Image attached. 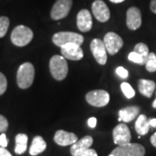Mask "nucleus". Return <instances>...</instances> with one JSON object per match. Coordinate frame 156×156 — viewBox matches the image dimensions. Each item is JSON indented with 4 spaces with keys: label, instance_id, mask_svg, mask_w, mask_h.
I'll use <instances>...</instances> for the list:
<instances>
[{
    "label": "nucleus",
    "instance_id": "20",
    "mask_svg": "<svg viewBox=\"0 0 156 156\" xmlns=\"http://www.w3.org/2000/svg\"><path fill=\"white\" fill-rule=\"evenodd\" d=\"M46 147H47V144L44 138L42 136L37 135L34 137V139L32 140V143L30 147V154L32 156L37 155L39 154L43 153L46 149Z\"/></svg>",
    "mask_w": 156,
    "mask_h": 156
},
{
    "label": "nucleus",
    "instance_id": "8",
    "mask_svg": "<svg viewBox=\"0 0 156 156\" xmlns=\"http://www.w3.org/2000/svg\"><path fill=\"white\" fill-rule=\"evenodd\" d=\"M113 139L115 144H116L117 146L126 145L128 143H130L131 133L128 126L124 123L118 124L113 129Z\"/></svg>",
    "mask_w": 156,
    "mask_h": 156
},
{
    "label": "nucleus",
    "instance_id": "31",
    "mask_svg": "<svg viewBox=\"0 0 156 156\" xmlns=\"http://www.w3.org/2000/svg\"><path fill=\"white\" fill-rule=\"evenodd\" d=\"M97 124V119L95 117H90L88 120V125L91 128H95Z\"/></svg>",
    "mask_w": 156,
    "mask_h": 156
},
{
    "label": "nucleus",
    "instance_id": "37",
    "mask_svg": "<svg viewBox=\"0 0 156 156\" xmlns=\"http://www.w3.org/2000/svg\"><path fill=\"white\" fill-rule=\"evenodd\" d=\"M110 2L112 3H114V4H120V3H122L123 1H125V0H109Z\"/></svg>",
    "mask_w": 156,
    "mask_h": 156
},
{
    "label": "nucleus",
    "instance_id": "35",
    "mask_svg": "<svg viewBox=\"0 0 156 156\" xmlns=\"http://www.w3.org/2000/svg\"><path fill=\"white\" fill-rule=\"evenodd\" d=\"M150 141H151V143H152V145L156 147V132L154 133V134H153L152 136H151Z\"/></svg>",
    "mask_w": 156,
    "mask_h": 156
},
{
    "label": "nucleus",
    "instance_id": "10",
    "mask_svg": "<svg viewBox=\"0 0 156 156\" xmlns=\"http://www.w3.org/2000/svg\"><path fill=\"white\" fill-rule=\"evenodd\" d=\"M90 50L96 62L101 65H105L107 62V50L102 40L93 39L90 44Z\"/></svg>",
    "mask_w": 156,
    "mask_h": 156
},
{
    "label": "nucleus",
    "instance_id": "29",
    "mask_svg": "<svg viewBox=\"0 0 156 156\" xmlns=\"http://www.w3.org/2000/svg\"><path fill=\"white\" fill-rule=\"evenodd\" d=\"M116 73L117 75L120 76L121 78L123 79H126L128 76V71L123 67H118L116 69Z\"/></svg>",
    "mask_w": 156,
    "mask_h": 156
},
{
    "label": "nucleus",
    "instance_id": "24",
    "mask_svg": "<svg viewBox=\"0 0 156 156\" xmlns=\"http://www.w3.org/2000/svg\"><path fill=\"white\" fill-rule=\"evenodd\" d=\"M10 25V19L7 17H0V38L5 37Z\"/></svg>",
    "mask_w": 156,
    "mask_h": 156
},
{
    "label": "nucleus",
    "instance_id": "18",
    "mask_svg": "<svg viewBox=\"0 0 156 156\" xmlns=\"http://www.w3.org/2000/svg\"><path fill=\"white\" fill-rule=\"evenodd\" d=\"M156 84L154 81L146 80V79H140L138 83V89L140 93L147 98L152 97L155 90Z\"/></svg>",
    "mask_w": 156,
    "mask_h": 156
},
{
    "label": "nucleus",
    "instance_id": "36",
    "mask_svg": "<svg viewBox=\"0 0 156 156\" xmlns=\"http://www.w3.org/2000/svg\"><path fill=\"white\" fill-rule=\"evenodd\" d=\"M149 123H150L151 127H153V128H156V118H154V119H149Z\"/></svg>",
    "mask_w": 156,
    "mask_h": 156
},
{
    "label": "nucleus",
    "instance_id": "30",
    "mask_svg": "<svg viewBox=\"0 0 156 156\" xmlns=\"http://www.w3.org/2000/svg\"><path fill=\"white\" fill-rule=\"evenodd\" d=\"M8 145V140L6 138V134L2 133L0 135V147H6Z\"/></svg>",
    "mask_w": 156,
    "mask_h": 156
},
{
    "label": "nucleus",
    "instance_id": "23",
    "mask_svg": "<svg viewBox=\"0 0 156 156\" xmlns=\"http://www.w3.org/2000/svg\"><path fill=\"white\" fill-rule=\"evenodd\" d=\"M134 51L140 54L141 56H143L146 60L147 59L148 55H149L148 47L145 44H143V43H139V44H137L135 45L134 48Z\"/></svg>",
    "mask_w": 156,
    "mask_h": 156
},
{
    "label": "nucleus",
    "instance_id": "11",
    "mask_svg": "<svg viewBox=\"0 0 156 156\" xmlns=\"http://www.w3.org/2000/svg\"><path fill=\"white\" fill-rule=\"evenodd\" d=\"M62 56L64 58L72 60V61H79L83 57V51L80 45L76 44H66L61 47Z\"/></svg>",
    "mask_w": 156,
    "mask_h": 156
},
{
    "label": "nucleus",
    "instance_id": "15",
    "mask_svg": "<svg viewBox=\"0 0 156 156\" xmlns=\"http://www.w3.org/2000/svg\"><path fill=\"white\" fill-rule=\"evenodd\" d=\"M78 29L83 32H88L92 28V17L88 10L83 9L78 12L76 17Z\"/></svg>",
    "mask_w": 156,
    "mask_h": 156
},
{
    "label": "nucleus",
    "instance_id": "4",
    "mask_svg": "<svg viewBox=\"0 0 156 156\" xmlns=\"http://www.w3.org/2000/svg\"><path fill=\"white\" fill-rule=\"evenodd\" d=\"M144 147L138 143H128L126 145L117 146L108 156H144Z\"/></svg>",
    "mask_w": 156,
    "mask_h": 156
},
{
    "label": "nucleus",
    "instance_id": "5",
    "mask_svg": "<svg viewBox=\"0 0 156 156\" xmlns=\"http://www.w3.org/2000/svg\"><path fill=\"white\" fill-rule=\"evenodd\" d=\"M84 37L78 33L69 32V31H61L57 32L52 37L53 44L61 48L62 45L73 43L78 45H82L83 43Z\"/></svg>",
    "mask_w": 156,
    "mask_h": 156
},
{
    "label": "nucleus",
    "instance_id": "13",
    "mask_svg": "<svg viewBox=\"0 0 156 156\" xmlns=\"http://www.w3.org/2000/svg\"><path fill=\"white\" fill-rule=\"evenodd\" d=\"M92 144H93V138L90 135H86L71 145L70 154L72 156H80L85 151L89 149Z\"/></svg>",
    "mask_w": 156,
    "mask_h": 156
},
{
    "label": "nucleus",
    "instance_id": "34",
    "mask_svg": "<svg viewBox=\"0 0 156 156\" xmlns=\"http://www.w3.org/2000/svg\"><path fill=\"white\" fill-rule=\"evenodd\" d=\"M150 10L153 11L154 14H156V0H151Z\"/></svg>",
    "mask_w": 156,
    "mask_h": 156
},
{
    "label": "nucleus",
    "instance_id": "26",
    "mask_svg": "<svg viewBox=\"0 0 156 156\" xmlns=\"http://www.w3.org/2000/svg\"><path fill=\"white\" fill-rule=\"evenodd\" d=\"M128 60L133 62H135V63L140 64V65H145L146 61H147L143 56H141L140 54L134 52V51L131 52L128 55Z\"/></svg>",
    "mask_w": 156,
    "mask_h": 156
},
{
    "label": "nucleus",
    "instance_id": "3",
    "mask_svg": "<svg viewBox=\"0 0 156 156\" xmlns=\"http://www.w3.org/2000/svg\"><path fill=\"white\" fill-rule=\"evenodd\" d=\"M33 38V32L30 29L24 25H18L12 30L11 40L12 44L18 47L29 44Z\"/></svg>",
    "mask_w": 156,
    "mask_h": 156
},
{
    "label": "nucleus",
    "instance_id": "14",
    "mask_svg": "<svg viewBox=\"0 0 156 156\" xmlns=\"http://www.w3.org/2000/svg\"><path fill=\"white\" fill-rule=\"evenodd\" d=\"M141 25V13L137 7H130L127 11V26L131 30L139 29Z\"/></svg>",
    "mask_w": 156,
    "mask_h": 156
},
{
    "label": "nucleus",
    "instance_id": "21",
    "mask_svg": "<svg viewBox=\"0 0 156 156\" xmlns=\"http://www.w3.org/2000/svg\"><path fill=\"white\" fill-rule=\"evenodd\" d=\"M15 140H16L15 153L17 154H23L27 149L28 136L25 134H17Z\"/></svg>",
    "mask_w": 156,
    "mask_h": 156
},
{
    "label": "nucleus",
    "instance_id": "19",
    "mask_svg": "<svg viewBox=\"0 0 156 156\" xmlns=\"http://www.w3.org/2000/svg\"><path fill=\"white\" fill-rule=\"evenodd\" d=\"M150 123H149V119L145 115H140L136 122H135V131L139 135H145L148 133L150 129Z\"/></svg>",
    "mask_w": 156,
    "mask_h": 156
},
{
    "label": "nucleus",
    "instance_id": "6",
    "mask_svg": "<svg viewBox=\"0 0 156 156\" xmlns=\"http://www.w3.org/2000/svg\"><path fill=\"white\" fill-rule=\"evenodd\" d=\"M86 101L87 102L90 104L91 106L97 107H104L108 104L110 96L109 94L102 89H96V90H92L89 91L86 94Z\"/></svg>",
    "mask_w": 156,
    "mask_h": 156
},
{
    "label": "nucleus",
    "instance_id": "38",
    "mask_svg": "<svg viewBox=\"0 0 156 156\" xmlns=\"http://www.w3.org/2000/svg\"><path fill=\"white\" fill-rule=\"evenodd\" d=\"M153 108H156V98H155V100L154 101V102H153Z\"/></svg>",
    "mask_w": 156,
    "mask_h": 156
},
{
    "label": "nucleus",
    "instance_id": "32",
    "mask_svg": "<svg viewBox=\"0 0 156 156\" xmlns=\"http://www.w3.org/2000/svg\"><path fill=\"white\" fill-rule=\"evenodd\" d=\"M80 156H98L97 155V153L95 149H91L89 148L87 151H85L83 154H81Z\"/></svg>",
    "mask_w": 156,
    "mask_h": 156
},
{
    "label": "nucleus",
    "instance_id": "12",
    "mask_svg": "<svg viewBox=\"0 0 156 156\" xmlns=\"http://www.w3.org/2000/svg\"><path fill=\"white\" fill-rule=\"evenodd\" d=\"M92 12L99 22H107L110 17L109 9L102 0H95L92 4Z\"/></svg>",
    "mask_w": 156,
    "mask_h": 156
},
{
    "label": "nucleus",
    "instance_id": "22",
    "mask_svg": "<svg viewBox=\"0 0 156 156\" xmlns=\"http://www.w3.org/2000/svg\"><path fill=\"white\" fill-rule=\"evenodd\" d=\"M146 69L148 72H155L156 71V55L151 52L146 61Z\"/></svg>",
    "mask_w": 156,
    "mask_h": 156
},
{
    "label": "nucleus",
    "instance_id": "7",
    "mask_svg": "<svg viewBox=\"0 0 156 156\" xmlns=\"http://www.w3.org/2000/svg\"><path fill=\"white\" fill-rule=\"evenodd\" d=\"M72 0H57L50 11V17L54 20H60L69 15L72 7Z\"/></svg>",
    "mask_w": 156,
    "mask_h": 156
},
{
    "label": "nucleus",
    "instance_id": "17",
    "mask_svg": "<svg viewBox=\"0 0 156 156\" xmlns=\"http://www.w3.org/2000/svg\"><path fill=\"white\" fill-rule=\"evenodd\" d=\"M140 108L138 106H129L119 110V121L129 122L134 120L140 114Z\"/></svg>",
    "mask_w": 156,
    "mask_h": 156
},
{
    "label": "nucleus",
    "instance_id": "33",
    "mask_svg": "<svg viewBox=\"0 0 156 156\" xmlns=\"http://www.w3.org/2000/svg\"><path fill=\"white\" fill-rule=\"evenodd\" d=\"M0 156H12L9 151L5 149V147H0Z\"/></svg>",
    "mask_w": 156,
    "mask_h": 156
},
{
    "label": "nucleus",
    "instance_id": "9",
    "mask_svg": "<svg viewBox=\"0 0 156 156\" xmlns=\"http://www.w3.org/2000/svg\"><path fill=\"white\" fill-rule=\"evenodd\" d=\"M103 43L106 47L107 52L110 55L116 54L122 48V38L115 32H108L103 38Z\"/></svg>",
    "mask_w": 156,
    "mask_h": 156
},
{
    "label": "nucleus",
    "instance_id": "27",
    "mask_svg": "<svg viewBox=\"0 0 156 156\" xmlns=\"http://www.w3.org/2000/svg\"><path fill=\"white\" fill-rule=\"evenodd\" d=\"M7 89V80L5 75L0 72V95H2Z\"/></svg>",
    "mask_w": 156,
    "mask_h": 156
},
{
    "label": "nucleus",
    "instance_id": "2",
    "mask_svg": "<svg viewBox=\"0 0 156 156\" xmlns=\"http://www.w3.org/2000/svg\"><path fill=\"white\" fill-rule=\"evenodd\" d=\"M50 70L52 76L56 80H64L67 76L69 71L66 58L58 55L52 56L50 61Z\"/></svg>",
    "mask_w": 156,
    "mask_h": 156
},
{
    "label": "nucleus",
    "instance_id": "1",
    "mask_svg": "<svg viewBox=\"0 0 156 156\" xmlns=\"http://www.w3.org/2000/svg\"><path fill=\"white\" fill-rule=\"evenodd\" d=\"M35 69L30 62H24L20 65L17 73V83L20 89L30 88L33 83Z\"/></svg>",
    "mask_w": 156,
    "mask_h": 156
},
{
    "label": "nucleus",
    "instance_id": "25",
    "mask_svg": "<svg viewBox=\"0 0 156 156\" xmlns=\"http://www.w3.org/2000/svg\"><path fill=\"white\" fill-rule=\"evenodd\" d=\"M121 89L122 91L124 94V95L128 98V99H131L133 98L135 95V92H134V89L131 87V85L128 83H122L121 84Z\"/></svg>",
    "mask_w": 156,
    "mask_h": 156
},
{
    "label": "nucleus",
    "instance_id": "28",
    "mask_svg": "<svg viewBox=\"0 0 156 156\" xmlns=\"http://www.w3.org/2000/svg\"><path fill=\"white\" fill-rule=\"evenodd\" d=\"M8 126H9V123H8L7 119L4 115H0V132L1 133L5 132L8 128Z\"/></svg>",
    "mask_w": 156,
    "mask_h": 156
},
{
    "label": "nucleus",
    "instance_id": "16",
    "mask_svg": "<svg viewBox=\"0 0 156 156\" xmlns=\"http://www.w3.org/2000/svg\"><path fill=\"white\" fill-rule=\"evenodd\" d=\"M54 140L57 145L65 147V146L73 145L78 140L76 134H75L74 133L67 132L64 130H57L54 135Z\"/></svg>",
    "mask_w": 156,
    "mask_h": 156
}]
</instances>
